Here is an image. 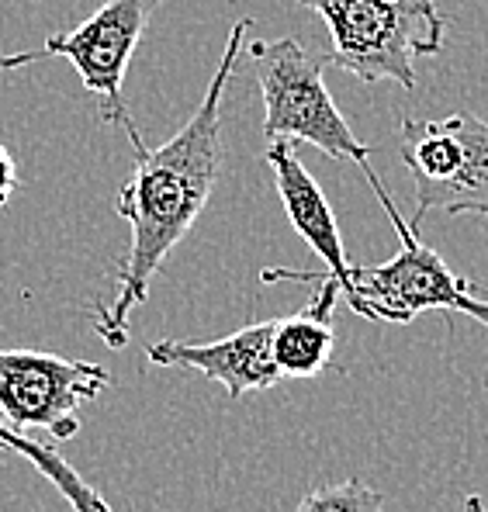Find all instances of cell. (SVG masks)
Segmentation results:
<instances>
[{"label": "cell", "instance_id": "6da1fadb", "mask_svg": "<svg viewBox=\"0 0 488 512\" xmlns=\"http://www.w3.org/2000/svg\"><path fill=\"white\" fill-rule=\"evenodd\" d=\"M253 28L250 18H239L229 28L225 52L219 59L212 84L201 104L177 135L163 146H146L139 128H132V156L135 170L125 187L115 194V212L129 222L132 243L118 267V291L108 305H97L90 322L94 333L108 350H122L129 343L132 312L149 298V284L160 274L167 256L194 229L198 215L205 212L212 187L222 173V97L236 73L239 52L246 45V32Z\"/></svg>", "mask_w": 488, "mask_h": 512}, {"label": "cell", "instance_id": "7a4b0ae2", "mask_svg": "<svg viewBox=\"0 0 488 512\" xmlns=\"http://www.w3.org/2000/svg\"><path fill=\"white\" fill-rule=\"evenodd\" d=\"M329 28L326 66L360 84H419L416 59L444 49L447 18L433 0H298Z\"/></svg>", "mask_w": 488, "mask_h": 512}, {"label": "cell", "instance_id": "3957f363", "mask_svg": "<svg viewBox=\"0 0 488 512\" xmlns=\"http://www.w3.org/2000/svg\"><path fill=\"white\" fill-rule=\"evenodd\" d=\"M360 173L399 232V253L378 267H350V281L343 288L350 308L371 322H395V326H405L423 312H461L488 329V298L478 295L468 277L454 274L444 256L423 243L419 229H412L395 208L392 194L385 191L371 163L360 167Z\"/></svg>", "mask_w": 488, "mask_h": 512}, {"label": "cell", "instance_id": "277c9868", "mask_svg": "<svg viewBox=\"0 0 488 512\" xmlns=\"http://www.w3.org/2000/svg\"><path fill=\"white\" fill-rule=\"evenodd\" d=\"M250 63L257 70L264 97V139L267 142H309L336 163L367 167L374 146L357 139L343 111L326 90V59L312 56L295 35L250 45Z\"/></svg>", "mask_w": 488, "mask_h": 512}, {"label": "cell", "instance_id": "5b68a950", "mask_svg": "<svg viewBox=\"0 0 488 512\" xmlns=\"http://www.w3.org/2000/svg\"><path fill=\"white\" fill-rule=\"evenodd\" d=\"M399 156L416 184L419 229L430 212L488 215V122L471 111L447 118H402Z\"/></svg>", "mask_w": 488, "mask_h": 512}, {"label": "cell", "instance_id": "8992f818", "mask_svg": "<svg viewBox=\"0 0 488 512\" xmlns=\"http://www.w3.org/2000/svg\"><path fill=\"white\" fill-rule=\"evenodd\" d=\"M111 384L108 367L42 350H0V423L14 433L45 429L56 443L80 433V405Z\"/></svg>", "mask_w": 488, "mask_h": 512}, {"label": "cell", "instance_id": "52a82bcc", "mask_svg": "<svg viewBox=\"0 0 488 512\" xmlns=\"http://www.w3.org/2000/svg\"><path fill=\"white\" fill-rule=\"evenodd\" d=\"M160 4L163 0H101L77 28L49 35L42 45V56L70 59L84 87L97 97L101 122L122 125L125 132L135 128L125 104V73Z\"/></svg>", "mask_w": 488, "mask_h": 512}, {"label": "cell", "instance_id": "ba28073f", "mask_svg": "<svg viewBox=\"0 0 488 512\" xmlns=\"http://www.w3.org/2000/svg\"><path fill=\"white\" fill-rule=\"evenodd\" d=\"M274 329L277 319L253 322L236 333L212 343H184L160 340L146 350L149 364L156 367H184L198 371L201 378L219 381L229 398H243L250 391H267L281 384V367L274 360Z\"/></svg>", "mask_w": 488, "mask_h": 512}, {"label": "cell", "instance_id": "9c48e42d", "mask_svg": "<svg viewBox=\"0 0 488 512\" xmlns=\"http://www.w3.org/2000/svg\"><path fill=\"white\" fill-rule=\"evenodd\" d=\"M264 163L274 170L277 198H281L291 229L312 246V253L326 263V274L333 277L343 291L350 281V267H354V263L347 260V250H343L340 225H336L333 208H329L326 194L315 184L309 167L302 163V156L295 153V142H270Z\"/></svg>", "mask_w": 488, "mask_h": 512}, {"label": "cell", "instance_id": "30bf717a", "mask_svg": "<svg viewBox=\"0 0 488 512\" xmlns=\"http://www.w3.org/2000/svg\"><path fill=\"white\" fill-rule=\"evenodd\" d=\"M312 281L319 284L309 305L302 312L277 319L274 329V360L284 378H315L333 364L336 333H333V312L340 301V284L329 274H312V270H264V281Z\"/></svg>", "mask_w": 488, "mask_h": 512}, {"label": "cell", "instance_id": "8fae6325", "mask_svg": "<svg viewBox=\"0 0 488 512\" xmlns=\"http://www.w3.org/2000/svg\"><path fill=\"white\" fill-rule=\"evenodd\" d=\"M0 450H11V454L25 457V461L32 464V468L39 471L66 502H70L73 512H115L108 502H104V495L97 492V488L90 485L84 474L73 468L52 443H42L25 433H14L11 426L0 423Z\"/></svg>", "mask_w": 488, "mask_h": 512}, {"label": "cell", "instance_id": "7c38bea8", "mask_svg": "<svg viewBox=\"0 0 488 512\" xmlns=\"http://www.w3.org/2000/svg\"><path fill=\"white\" fill-rule=\"evenodd\" d=\"M295 512H385V495L360 478L319 485L298 502Z\"/></svg>", "mask_w": 488, "mask_h": 512}, {"label": "cell", "instance_id": "4fadbf2b", "mask_svg": "<svg viewBox=\"0 0 488 512\" xmlns=\"http://www.w3.org/2000/svg\"><path fill=\"white\" fill-rule=\"evenodd\" d=\"M14 191H18V167H14V156L7 153V146H0V208H7Z\"/></svg>", "mask_w": 488, "mask_h": 512}, {"label": "cell", "instance_id": "5bb4252c", "mask_svg": "<svg viewBox=\"0 0 488 512\" xmlns=\"http://www.w3.org/2000/svg\"><path fill=\"white\" fill-rule=\"evenodd\" d=\"M35 59H42V49L14 52V56H7V52H0V77H4V73H11V70H18V66L35 63Z\"/></svg>", "mask_w": 488, "mask_h": 512}, {"label": "cell", "instance_id": "9a60e30c", "mask_svg": "<svg viewBox=\"0 0 488 512\" xmlns=\"http://www.w3.org/2000/svg\"><path fill=\"white\" fill-rule=\"evenodd\" d=\"M464 512H485V502L478 499V495H468V502H464Z\"/></svg>", "mask_w": 488, "mask_h": 512}]
</instances>
